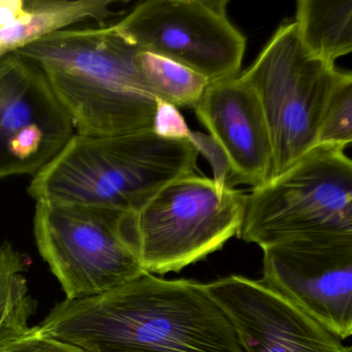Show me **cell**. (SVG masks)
I'll use <instances>...</instances> for the list:
<instances>
[{
  "label": "cell",
  "instance_id": "obj_12",
  "mask_svg": "<svg viewBox=\"0 0 352 352\" xmlns=\"http://www.w3.org/2000/svg\"><path fill=\"white\" fill-rule=\"evenodd\" d=\"M197 118L228 155L240 184L271 180L273 150L261 104L240 77L210 83L193 107Z\"/></svg>",
  "mask_w": 352,
  "mask_h": 352
},
{
  "label": "cell",
  "instance_id": "obj_11",
  "mask_svg": "<svg viewBox=\"0 0 352 352\" xmlns=\"http://www.w3.org/2000/svg\"><path fill=\"white\" fill-rule=\"evenodd\" d=\"M206 287L230 319L244 352H352L261 280L230 275Z\"/></svg>",
  "mask_w": 352,
  "mask_h": 352
},
{
  "label": "cell",
  "instance_id": "obj_18",
  "mask_svg": "<svg viewBox=\"0 0 352 352\" xmlns=\"http://www.w3.org/2000/svg\"><path fill=\"white\" fill-rule=\"evenodd\" d=\"M188 140L193 144L199 154H203L211 164L213 170L212 180L218 190L223 191L226 189L234 188V185L240 184L234 176L228 155L211 135L191 131Z\"/></svg>",
  "mask_w": 352,
  "mask_h": 352
},
{
  "label": "cell",
  "instance_id": "obj_8",
  "mask_svg": "<svg viewBox=\"0 0 352 352\" xmlns=\"http://www.w3.org/2000/svg\"><path fill=\"white\" fill-rule=\"evenodd\" d=\"M226 0H148L114 24L140 50L183 65L209 81L238 77L246 38L228 19Z\"/></svg>",
  "mask_w": 352,
  "mask_h": 352
},
{
  "label": "cell",
  "instance_id": "obj_5",
  "mask_svg": "<svg viewBox=\"0 0 352 352\" xmlns=\"http://www.w3.org/2000/svg\"><path fill=\"white\" fill-rule=\"evenodd\" d=\"M247 193L219 191L212 179L185 175L166 185L127 226L144 271L164 275L219 250L238 236Z\"/></svg>",
  "mask_w": 352,
  "mask_h": 352
},
{
  "label": "cell",
  "instance_id": "obj_6",
  "mask_svg": "<svg viewBox=\"0 0 352 352\" xmlns=\"http://www.w3.org/2000/svg\"><path fill=\"white\" fill-rule=\"evenodd\" d=\"M341 72L311 56L296 23L282 24L239 77L256 94L273 150L271 179L316 146L327 98Z\"/></svg>",
  "mask_w": 352,
  "mask_h": 352
},
{
  "label": "cell",
  "instance_id": "obj_4",
  "mask_svg": "<svg viewBox=\"0 0 352 352\" xmlns=\"http://www.w3.org/2000/svg\"><path fill=\"white\" fill-rule=\"evenodd\" d=\"M238 236L261 249L352 236V162L344 149L316 146L283 174L252 188Z\"/></svg>",
  "mask_w": 352,
  "mask_h": 352
},
{
  "label": "cell",
  "instance_id": "obj_20",
  "mask_svg": "<svg viewBox=\"0 0 352 352\" xmlns=\"http://www.w3.org/2000/svg\"><path fill=\"white\" fill-rule=\"evenodd\" d=\"M0 352H85L77 346L44 335L32 327V331L20 339L0 347Z\"/></svg>",
  "mask_w": 352,
  "mask_h": 352
},
{
  "label": "cell",
  "instance_id": "obj_13",
  "mask_svg": "<svg viewBox=\"0 0 352 352\" xmlns=\"http://www.w3.org/2000/svg\"><path fill=\"white\" fill-rule=\"evenodd\" d=\"M115 0H23L15 21L0 28V56L76 24L107 20L119 15Z\"/></svg>",
  "mask_w": 352,
  "mask_h": 352
},
{
  "label": "cell",
  "instance_id": "obj_10",
  "mask_svg": "<svg viewBox=\"0 0 352 352\" xmlns=\"http://www.w3.org/2000/svg\"><path fill=\"white\" fill-rule=\"evenodd\" d=\"M263 250L265 285L339 339L352 335V236L290 241Z\"/></svg>",
  "mask_w": 352,
  "mask_h": 352
},
{
  "label": "cell",
  "instance_id": "obj_17",
  "mask_svg": "<svg viewBox=\"0 0 352 352\" xmlns=\"http://www.w3.org/2000/svg\"><path fill=\"white\" fill-rule=\"evenodd\" d=\"M351 142L352 75L341 72L323 108L316 146L345 150Z\"/></svg>",
  "mask_w": 352,
  "mask_h": 352
},
{
  "label": "cell",
  "instance_id": "obj_2",
  "mask_svg": "<svg viewBox=\"0 0 352 352\" xmlns=\"http://www.w3.org/2000/svg\"><path fill=\"white\" fill-rule=\"evenodd\" d=\"M140 49L114 25L60 30L18 54L44 72L77 135L111 137L152 129L156 100L142 89Z\"/></svg>",
  "mask_w": 352,
  "mask_h": 352
},
{
  "label": "cell",
  "instance_id": "obj_16",
  "mask_svg": "<svg viewBox=\"0 0 352 352\" xmlns=\"http://www.w3.org/2000/svg\"><path fill=\"white\" fill-rule=\"evenodd\" d=\"M22 255L11 244L0 247V347L32 331L34 304L28 294Z\"/></svg>",
  "mask_w": 352,
  "mask_h": 352
},
{
  "label": "cell",
  "instance_id": "obj_19",
  "mask_svg": "<svg viewBox=\"0 0 352 352\" xmlns=\"http://www.w3.org/2000/svg\"><path fill=\"white\" fill-rule=\"evenodd\" d=\"M152 131L160 137L172 140H188L191 131L178 108L160 100H156Z\"/></svg>",
  "mask_w": 352,
  "mask_h": 352
},
{
  "label": "cell",
  "instance_id": "obj_1",
  "mask_svg": "<svg viewBox=\"0 0 352 352\" xmlns=\"http://www.w3.org/2000/svg\"><path fill=\"white\" fill-rule=\"evenodd\" d=\"M36 327L85 352H244L206 284L148 273L63 300Z\"/></svg>",
  "mask_w": 352,
  "mask_h": 352
},
{
  "label": "cell",
  "instance_id": "obj_3",
  "mask_svg": "<svg viewBox=\"0 0 352 352\" xmlns=\"http://www.w3.org/2000/svg\"><path fill=\"white\" fill-rule=\"evenodd\" d=\"M189 140L152 129L111 135H73L28 186L36 201L75 204L135 213L173 181L197 170Z\"/></svg>",
  "mask_w": 352,
  "mask_h": 352
},
{
  "label": "cell",
  "instance_id": "obj_7",
  "mask_svg": "<svg viewBox=\"0 0 352 352\" xmlns=\"http://www.w3.org/2000/svg\"><path fill=\"white\" fill-rule=\"evenodd\" d=\"M129 214L106 208L36 201L38 251L67 300L104 294L146 273L127 226Z\"/></svg>",
  "mask_w": 352,
  "mask_h": 352
},
{
  "label": "cell",
  "instance_id": "obj_14",
  "mask_svg": "<svg viewBox=\"0 0 352 352\" xmlns=\"http://www.w3.org/2000/svg\"><path fill=\"white\" fill-rule=\"evenodd\" d=\"M294 23L311 56L335 65L351 53L352 0H300Z\"/></svg>",
  "mask_w": 352,
  "mask_h": 352
},
{
  "label": "cell",
  "instance_id": "obj_15",
  "mask_svg": "<svg viewBox=\"0 0 352 352\" xmlns=\"http://www.w3.org/2000/svg\"><path fill=\"white\" fill-rule=\"evenodd\" d=\"M135 65L143 91L176 108H193L210 84L199 74L146 51H138Z\"/></svg>",
  "mask_w": 352,
  "mask_h": 352
},
{
  "label": "cell",
  "instance_id": "obj_9",
  "mask_svg": "<svg viewBox=\"0 0 352 352\" xmlns=\"http://www.w3.org/2000/svg\"><path fill=\"white\" fill-rule=\"evenodd\" d=\"M44 72L17 52L0 56V179L38 174L75 135Z\"/></svg>",
  "mask_w": 352,
  "mask_h": 352
}]
</instances>
